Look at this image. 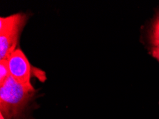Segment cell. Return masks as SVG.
<instances>
[{
	"label": "cell",
	"instance_id": "obj_2",
	"mask_svg": "<svg viewBox=\"0 0 159 119\" xmlns=\"http://www.w3.org/2000/svg\"><path fill=\"white\" fill-rule=\"evenodd\" d=\"M26 16L16 14L0 18V60L8 59L15 51Z\"/></svg>",
	"mask_w": 159,
	"mask_h": 119
},
{
	"label": "cell",
	"instance_id": "obj_5",
	"mask_svg": "<svg viewBox=\"0 0 159 119\" xmlns=\"http://www.w3.org/2000/svg\"><path fill=\"white\" fill-rule=\"evenodd\" d=\"M10 76V71L9 68L8 59L0 60V85Z\"/></svg>",
	"mask_w": 159,
	"mask_h": 119
},
{
	"label": "cell",
	"instance_id": "obj_6",
	"mask_svg": "<svg viewBox=\"0 0 159 119\" xmlns=\"http://www.w3.org/2000/svg\"><path fill=\"white\" fill-rule=\"evenodd\" d=\"M151 54L159 62V47H153L152 48H151Z\"/></svg>",
	"mask_w": 159,
	"mask_h": 119
},
{
	"label": "cell",
	"instance_id": "obj_7",
	"mask_svg": "<svg viewBox=\"0 0 159 119\" xmlns=\"http://www.w3.org/2000/svg\"><path fill=\"white\" fill-rule=\"evenodd\" d=\"M0 119H5L4 118V116H3V115H2V113H0Z\"/></svg>",
	"mask_w": 159,
	"mask_h": 119
},
{
	"label": "cell",
	"instance_id": "obj_3",
	"mask_svg": "<svg viewBox=\"0 0 159 119\" xmlns=\"http://www.w3.org/2000/svg\"><path fill=\"white\" fill-rule=\"evenodd\" d=\"M10 75L16 81L30 89H34L31 84L32 66L24 52L16 48L8 58Z\"/></svg>",
	"mask_w": 159,
	"mask_h": 119
},
{
	"label": "cell",
	"instance_id": "obj_4",
	"mask_svg": "<svg viewBox=\"0 0 159 119\" xmlns=\"http://www.w3.org/2000/svg\"><path fill=\"white\" fill-rule=\"evenodd\" d=\"M150 39L153 47H159V15L157 16L153 23Z\"/></svg>",
	"mask_w": 159,
	"mask_h": 119
},
{
	"label": "cell",
	"instance_id": "obj_1",
	"mask_svg": "<svg viewBox=\"0 0 159 119\" xmlns=\"http://www.w3.org/2000/svg\"><path fill=\"white\" fill-rule=\"evenodd\" d=\"M35 94L11 76L0 85V113L5 119H21Z\"/></svg>",
	"mask_w": 159,
	"mask_h": 119
}]
</instances>
